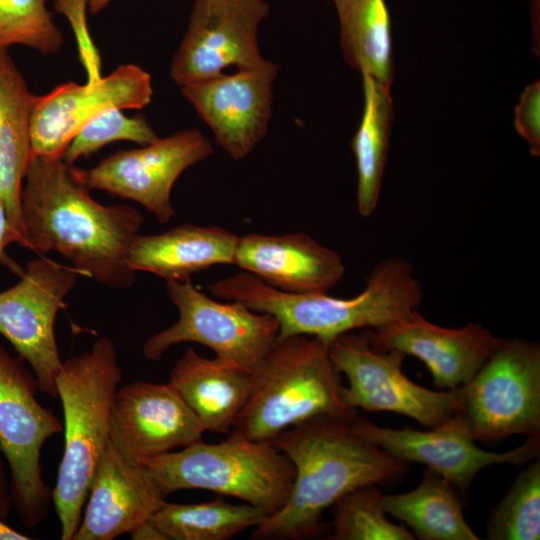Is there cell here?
I'll list each match as a JSON object with an SVG mask.
<instances>
[{
  "label": "cell",
  "mask_w": 540,
  "mask_h": 540,
  "mask_svg": "<svg viewBox=\"0 0 540 540\" xmlns=\"http://www.w3.org/2000/svg\"><path fill=\"white\" fill-rule=\"evenodd\" d=\"M26 534H23L13 527L5 523V520L0 518V540H30Z\"/></svg>",
  "instance_id": "8d00e7d4"
},
{
  "label": "cell",
  "mask_w": 540,
  "mask_h": 540,
  "mask_svg": "<svg viewBox=\"0 0 540 540\" xmlns=\"http://www.w3.org/2000/svg\"><path fill=\"white\" fill-rule=\"evenodd\" d=\"M328 350L334 366L348 380L341 397L351 409L395 412L429 429L443 425L457 412L460 387L438 392L418 385L402 371L404 353L377 351L365 334H341Z\"/></svg>",
  "instance_id": "30bf717a"
},
{
  "label": "cell",
  "mask_w": 540,
  "mask_h": 540,
  "mask_svg": "<svg viewBox=\"0 0 540 540\" xmlns=\"http://www.w3.org/2000/svg\"><path fill=\"white\" fill-rule=\"evenodd\" d=\"M474 440L540 436V345L500 338L466 385L456 414Z\"/></svg>",
  "instance_id": "ba28073f"
},
{
  "label": "cell",
  "mask_w": 540,
  "mask_h": 540,
  "mask_svg": "<svg viewBox=\"0 0 540 540\" xmlns=\"http://www.w3.org/2000/svg\"><path fill=\"white\" fill-rule=\"evenodd\" d=\"M165 502L148 472L127 462L109 439L73 540L118 538L148 521Z\"/></svg>",
  "instance_id": "d6986e66"
},
{
  "label": "cell",
  "mask_w": 540,
  "mask_h": 540,
  "mask_svg": "<svg viewBox=\"0 0 540 540\" xmlns=\"http://www.w3.org/2000/svg\"><path fill=\"white\" fill-rule=\"evenodd\" d=\"M263 0H195L187 31L175 51L170 74L180 86L262 64L259 24L268 16Z\"/></svg>",
  "instance_id": "4fadbf2b"
},
{
  "label": "cell",
  "mask_w": 540,
  "mask_h": 540,
  "mask_svg": "<svg viewBox=\"0 0 540 540\" xmlns=\"http://www.w3.org/2000/svg\"><path fill=\"white\" fill-rule=\"evenodd\" d=\"M320 338H278L254 373L249 399L233 429L254 441L273 442L284 430L319 416L353 419L358 411L341 397V373Z\"/></svg>",
  "instance_id": "5b68a950"
},
{
  "label": "cell",
  "mask_w": 540,
  "mask_h": 540,
  "mask_svg": "<svg viewBox=\"0 0 540 540\" xmlns=\"http://www.w3.org/2000/svg\"><path fill=\"white\" fill-rule=\"evenodd\" d=\"M122 111L107 110L80 129L62 157L64 162L72 165L112 142L131 141L142 146L158 138L143 115L128 117Z\"/></svg>",
  "instance_id": "4dcf8cb0"
},
{
  "label": "cell",
  "mask_w": 540,
  "mask_h": 540,
  "mask_svg": "<svg viewBox=\"0 0 540 540\" xmlns=\"http://www.w3.org/2000/svg\"><path fill=\"white\" fill-rule=\"evenodd\" d=\"M87 6L88 0H54L55 9L67 18L72 27L87 81H95L102 77L101 60L88 31Z\"/></svg>",
  "instance_id": "1f68e13d"
},
{
  "label": "cell",
  "mask_w": 540,
  "mask_h": 540,
  "mask_svg": "<svg viewBox=\"0 0 540 540\" xmlns=\"http://www.w3.org/2000/svg\"><path fill=\"white\" fill-rule=\"evenodd\" d=\"M203 426L169 383L134 381L118 388L110 439L131 464L202 440Z\"/></svg>",
  "instance_id": "e0dca14e"
},
{
  "label": "cell",
  "mask_w": 540,
  "mask_h": 540,
  "mask_svg": "<svg viewBox=\"0 0 540 540\" xmlns=\"http://www.w3.org/2000/svg\"><path fill=\"white\" fill-rule=\"evenodd\" d=\"M12 243H18V238L10 225L5 204L0 196V264L20 278L25 268L8 255L7 247Z\"/></svg>",
  "instance_id": "836d02e7"
},
{
  "label": "cell",
  "mask_w": 540,
  "mask_h": 540,
  "mask_svg": "<svg viewBox=\"0 0 540 540\" xmlns=\"http://www.w3.org/2000/svg\"><path fill=\"white\" fill-rule=\"evenodd\" d=\"M47 0H0V49L22 45L42 54L60 52L64 38Z\"/></svg>",
  "instance_id": "f546056e"
},
{
  "label": "cell",
  "mask_w": 540,
  "mask_h": 540,
  "mask_svg": "<svg viewBox=\"0 0 540 540\" xmlns=\"http://www.w3.org/2000/svg\"><path fill=\"white\" fill-rule=\"evenodd\" d=\"M234 265L290 293L327 292L345 273L340 255L305 233L239 237Z\"/></svg>",
  "instance_id": "ffe728a7"
},
{
  "label": "cell",
  "mask_w": 540,
  "mask_h": 540,
  "mask_svg": "<svg viewBox=\"0 0 540 540\" xmlns=\"http://www.w3.org/2000/svg\"><path fill=\"white\" fill-rule=\"evenodd\" d=\"M13 508L10 482L7 479L3 462L0 458V518L6 520Z\"/></svg>",
  "instance_id": "e575fe53"
},
{
  "label": "cell",
  "mask_w": 540,
  "mask_h": 540,
  "mask_svg": "<svg viewBox=\"0 0 540 540\" xmlns=\"http://www.w3.org/2000/svg\"><path fill=\"white\" fill-rule=\"evenodd\" d=\"M36 97L8 50L0 49V196L18 244L25 248L21 192L32 157L30 127Z\"/></svg>",
  "instance_id": "603a6c76"
},
{
  "label": "cell",
  "mask_w": 540,
  "mask_h": 540,
  "mask_svg": "<svg viewBox=\"0 0 540 540\" xmlns=\"http://www.w3.org/2000/svg\"><path fill=\"white\" fill-rule=\"evenodd\" d=\"M167 295L179 312L177 322L151 335L143 355L158 361L172 346L195 342L216 357L255 373L279 335V323L238 301L219 302L198 290L191 279L166 280Z\"/></svg>",
  "instance_id": "9c48e42d"
},
{
  "label": "cell",
  "mask_w": 540,
  "mask_h": 540,
  "mask_svg": "<svg viewBox=\"0 0 540 540\" xmlns=\"http://www.w3.org/2000/svg\"><path fill=\"white\" fill-rule=\"evenodd\" d=\"M122 371L114 343L96 340L62 361L55 379L64 416V451L52 501L60 539L73 540L99 460L110 439L111 409Z\"/></svg>",
  "instance_id": "277c9868"
},
{
  "label": "cell",
  "mask_w": 540,
  "mask_h": 540,
  "mask_svg": "<svg viewBox=\"0 0 540 540\" xmlns=\"http://www.w3.org/2000/svg\"><path fill=\"white\" fill-rule=\"evenodd\" d=\"M278 71L277 64L265 59L255 67L181 86V91L217 143L239 160L248 156L267 132Z\"/></svg>",
  "instance_id": "2e32d148"
},
{
  "label": "cell",
  "mask_w": 540,
  "mask_h": 540,
  "mask_svg": "<svg viewBox=\"0 0 540 540\" xmlns=\"http://www.w3.org/2000/svg\"><path fill=\"white\" fill-rule=\"evenodd\" d=\"M540 84L535 81L522 92L520 101L515 109V128L529 145L533 156L540 154Z\"/></svg>",
  "instance_id": "d6a6232c"
},
{
  "label": "cell",
  "mask_w": 540,
  "mask_h": 540,
  "mask_svg": "<svg viewBox=\"0 0 540 540\" xmlns=\"http://www.w3.org/2000/svg\"><path fill=\"white\" fill-rule=\"evenodd\" d=\"M351 420L315 417L284 430L273 440L294 466L293 486L285 504L254 527L253 539L321 535L326 529L324 511L341 497L407 471L408 463L356 435Z\"/></svg>",
  "instance_id": "7a4b0ae2"
},
{
  "label": "cell",
  "mask_w": 540,
  "mask_h": 540,
  "mask_svg": "<svg viewBox=\"0 0 540 540\" xmlns=\"http://www.w3.org/2000/svg\"><path fill=\"white\" fill-rule=\"evenodd\" d=\"M239 237L218 226L184 223L160 234H137L128 251L132 270L185 281L215 265L234 264Z\"/></svg>",
  "instance_id": "7402d4cb"
},
{
  "label": "cell",
  "mask_w": 540,
  "mask_h": 540,
  "mask_svg": "<svg viewBox=\"0 0 540 540\" xmlns=\"http://www.w3.org/2000/svg\"><path fill=\"white\" fill-rule=\"evenodd\" d=\"M456 487L426 468L420 484L400 494H382L385 513L404 522L422 540H479L467 523Z\"/></svg>",
  "instance_id": "cb8c5ba5"
},
{
  "label": "cell",
  "mask_w": 540,
  "mask_h": 540,
  "mask_svg": "<svg viewBox=\"0 0 540 540\" xmlns=\"http://www.w3.org/2000/svg\"><path fill=\"white\" fill-rule=\"evenodd\" d=\"M268 516L251 504H232L217 498L191 504L165 502L148 521L166 540H227L256 527Z\"/></svg>",
  "instance_id": "4316f807"
},
{
  "label": "cell",
  "mask_w": 540,
  "mask_h": 540,
  "mask_svg": "<svg viewBox=\"0 0 540 540\" xmlns=\"http://www.w3.org/2000/svg\"><path fill=\"white\" fill-rule=\"evenodd\" d=\"M135 540H166L160 530L150 521H146L129 533Z\"/></svg>",
  "instance_id": "d590c367"
},
{
  "label": "cell",
  "mask_w": 540,
  "mask_h": 540,
  "mask_svg": "<svg viewBox=\"0 0 540 540\" xmlns=\"http://www.w3.org/2000/svg\"><path fill=\"white\" fill-rule=\"evenodd\" d=\"M345 61L391 86L394 75L391 18L385 0H333Z\"/></svg>",
  "instance_id": "d4e9b609"
},
{
  "label": "cell",
  "mask_w": 540,
  "mask_h": 540,
  "mask_svg": "<svg viewBox=\"0 0 540 540\" xmlns=\"http://www.w3.org/2000/svg\"><path fill=\"white\" fill-rule=\"evenodd\" d=\"M24 268L19 282L0 292V334L32 368L39 390L55 398L62 364L55 320L82 275L42 255Z\"/></svg>",
  "instance_id": "8fae6325"
},
{
  "label": "cell",
  "mask_w": 540,
  "mask_h": 540,
  "mask_svg": "<svg viewBox=\"0 0 540 540\" xmlns=\"http://www.w3.org/2000/svg\"><path fill=\"white\" fill-rule=\"evenodd\" d=\"M486 533L490 540H539L540 461L538 458L529 462L491 512Z\"/></svg>",
  "instance_id": "83f0119b"
},
{
  "label": "cell",
  "mask_w": 540,
  "mask_h": 540,
  "mask_svg": "<svg viewBox=\"0 0 540 540\" xmlns=\"http://www.w3.org/2000/svg\"><path fill=\"white\" fill-rule=\"evenodd\" d=\"M351 429L406 463L426 465L450 481L462 497L483 468L503 463L526 464L538 458L540 452V436L527 437L522 445L507 452L482 450L455 416L428 431L382 427L356 416L351 420Z\"/></svg>",
  "instance_id": "9a60e30c"
},
{
  "label": "cell",
  "mask_w": 540,
  "mask_h": 540,
  "mask_svg": "<svg viewBox=\"0 0 540 540\" xmlns=\"http://www.w3.org/2000/svg\"><path fill=\"white\" fill-rule=\"evenodd\" d=\"M168 383L205 431L228 434L249 399L254 373L189 347L171 369Z\"/></svg>",
  "instance_id": "44dd1931"
},
{
  "label": "cell",
  "mask_w": 540,
  "mask_h": 540,
  "mask_svg": "<svg viewBox=\"0 0 540 540\" xmlns=\"http://www.w3.org/2000/svg\"><path fill=\"white\" fill-rule=\"evenodd\" d=\"M377 485L355 489L341 497L333 509V540H414L405 524L387 517Z\"/></svg>",
  "instance_id": "f1b7e54d"
},
{
  "label": "cell",
  "mask_w": 540,
  "mask_h": 540,
  "mask_svg": "<svg viewBox=\"0 0 540 540\" xmlns=\"http://www.w3.org/2000/svg\"><path fill=\"white\" fill-rule=\"evenodd\" d=\"M23 182L27 249L39 255L56 251L102 286L122 290L134 285L128 251L145 222L137 209L95 201L62 158L32 155Z\"/></svg>",
  "instance_id": "6da1fadb"
},
{
  "label": "cell",
  "mask_w": 540,
  "mask_h": 540,
  "mask_svg": "<svg viewBox=\"0 0 540 540\" xmlns=\"http://www.w3.org/2000/svg\"><path fill=\"white\" fill-rule=\"evenodd\" d=\"M152 96L151 75L132 63L95 81L63 83L36 97L30 127L32 155L62 158L92 119L110 109H141Z\"/></svg>",
  "instance_id": "5bb4252c"
},
{
  "label": "cell",
  "mask_w": 540,
  "mask_h": 540,
  "mask_svg": "<svg viewBox=\"0 0 540 540\" xmlns=\"http://www.w3.org/2000/svg\"><path fill=\"white\" fill-rule=\"evenodd\" d=\"M111 0H88V8L92 13H98L102 11Z\"/></svg>",
  "instance_id": "74e56055"
},
{
  "label": "cell",
  "mask_w": 540,
  "mask_h": 540,
  "mask_svg": "<svg viewBox=\"0 0 540 540\" xmlns=\"http://www.w3.org/2000/svg\"><path fill=\"white\" fill-rule=\"evenodd\" d=\"M216 298L238 301L256 312L271 314L279 323L278 338L306 335L328 344L356 329H376L417 310L423 289L411 264L388 257L370 271L362 292L352 298L276 289L248 272L222 278L208 286Z\"/></svg>",
  "instance_id": "3957f363"
},
{
  "label": "cell",
  "mask_w": 540,
  "mask_h": 540,
  "mask_svg": "<svg viewBox=\"0 0 540 540\" xmlns=\"http://www.w3.org/2000/svg\"><path fill=\"white\" fill-rule=\"evenodd\" d=\"M212 154V144L204 134L188 129L140 148L119 150L90 169L73 170L89 189L133 200L165 224L175 214L171 191L178 177Z\"/></svg>",
  "instance_id": "7c38bea8"
},
{
  "label": "cell",
  "mask_w": 540,
  "mask_h": 540,
  "mask_svg": "<svg viewBox=\"0 0 540 540\" xmlns=\"http://www.w3.org/2000/svg\"><path fill=\"white\" fill-rule=\"evenodd\" d=\"M380 352L397 350L421 360L434 384L449 390L466 385L496 348L500 338L480 323L446 328L425 319L417 310L365 333Z\"/></svg>",
  "instance_id": "ac0fdd59"
},
{
  "label": "cell",
  "mask_w": 540,
  "mask_h": 540,
  "mask_svg": "<svg viewBox=\"0 0 540 540\" xmlns=\"http://www.w3.org/2000/svg\"><path fill=\"white\" fill-rule=\"evenodd\" d=\"M364 109L351 141L357 168V209L369 217L377 208L393 118L390 86L362 74Z\"/></svg>",
  "instance_id": "484cf974"
},
{
  "label": "cell",
  "mask_w": 540,
  "mask_h": 540,
  "mask_svg": "<svg viewBox=\"0 0 540 540\" xmlns=\"http://www.w3.org/2000/svg\"><path fill=\"white\" fill-rule=\"evenodd\" d=\"M164 498L185 489L238 498L269 515L287 501L294 481L291 460L272 442L254 441L236 429L216 444L193 442L139 463Z\"/></svg>",
  "instance_id": "8992f818"
},
{
  "label": "cell",
  "mask_w": 540,
  "mask_h": 540,
  "mask_svg": "<svg viewBox=\"0 0 540 540\" xmlns=\"http://www.w3.org/2000/svg\"><path fill=\"white\" fill-rule=\"evenodd\" d=\"M38 382L20 356L0 346V452L10 467L13 507L29 529L42 524L52 502L40 463L46 441L63 424L37 398Z\"/></svg>",
  "instance_id": "52a82bcc"
}]
</instances>
